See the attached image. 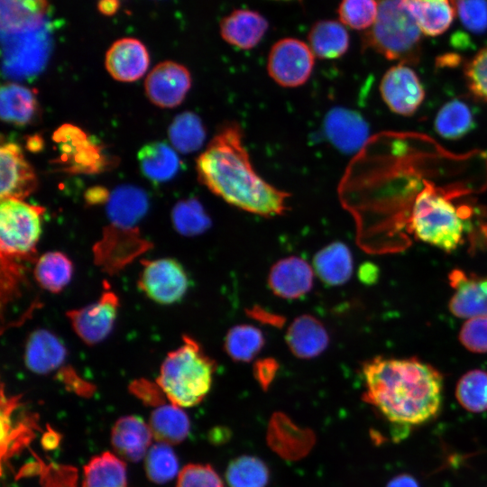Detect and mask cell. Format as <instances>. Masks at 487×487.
Instances as JSON below:
<instances>
[{"mask_svg":"<svg viewBox=\"0 0 487 487\" xmlns=\"http://www.w3.org/2000/svg\"><path fill=\"white\" fill-rule=\"evenodd\" d=\"M150 63L149 52L138 39L121 38L107 50L105 64L109 74L123 82L135 81L146 72Z\"/></svg>","mask_w":487,"mask_h":487,"instance_id":"16","label":"cell"},{"mask_svg":"<svg viewBox=\"0 0 487 487\" xmlns=\"http://www.w3.org/2000/svg\"><path fill=\"white\" fill-rule=\"evenodd\" d=\"M455 398L470 412L486 411L487 372L475 369L465 372L456 384Z\"/></svg>","mask_w":487,"mask_h":487,"instance_id":"36","label":"cell"},{"mask_svg":"<svg viewBox=\"0 0 487 487\" xmlns=\"http://www.w3.org/2000/svg\"><path fill=\"white\" fill-rule=\"evenodd\" d=\"M144 469L150 481L166 483L179 475L178 458L170 445L156 442L144 457Z\"/></svg>","mask_w":487,"mask_h":487,"instance_id":"38","label":"cell"},{"mask_svg":"<svg viewBox=\"0 0 487 487\" xmlns=\"http://www.w3.org/2000/svg\"><path fill=\"white\" fill-rule=\"evenodd\" d=\"M154 439L148 423L137 416L120 418L111 432L115 452L123 460L138 462L145 457Z\"/></svg>","mask_w":487,"mask_h":487,"instance_id":"17","label":"cell"},{"mask_svg":"<svg viewBox=\"0 0 487 487\" xmlns=\"http://www.w3.org/2000/svg\"><path fill=\"white\" fill-rule=\"evenodd\" d=\"M313 270L329 286L345 284L353 273V257L342 242H334L319 250L313 259Z\"/></svg>","mask_w":487,"mask_h":487,"instance_id":"24","label":"cell"},{"mask_svg":"<svg viewBox=\"0 0 487 487\" xmlns=\"http://www.w3.org/2000/svg\"><path fill=\"white\" fill-rule=\"evenodd\" d=\"M37 101L32 92L19 84L7 83L0 92L1 118L16 125L29 124L36 115Z\"/></svg>","mask_w":487,"mask_h":487,"instance_id":"30","label":"cell"},{"mask_svg":"<svg viewBox=\"0 0 487 487\" xmlns=\"http://www.w3.org/2000/svg\"><path fill=\"white\" fill-rule=\"evenodd\" d=\"M1 200H23L37 187V178L32 165L26 161L21 147L15 142H5L0 148Z\"/></svg>","mask_w":487,"mask_h":487,"instance_id":"12","label":"cell"},{"mask_svg":"<svg viewBox=\"0 0 487 487\" xmlns=\"http://www.w3.org/2000/svg\"><path fill=\"white\" fill-rule=\"evenodd\" d=\"M97 10L103 15H114L120 7L119 0H98L96 5Z\"/></svg>","mask_w":487,"mask_h":487,"instance_id":"46","label":"cell"},{"mask_svg":"<svg viewBox=\"0 0 487 487\" xmlns=\"http://www.w3.org/2000/svg\"><path fill=\"white\" fill-rule=\"evenodd\" d=\"M172 223L182 235L195 236L205 233L211 225V219L197 198L178 202L172 209Z\"/></svg>","mask_w":487,"mask_h":487,"instance_id":"37","label":"cell"},{"mask_svg":"<svg viewBox=\"0 0 487 487\" xmlns=\"http://www.w3.org/2000/svg\"><path fill=\"white\" fill-rule=\"evenodd\" d=\"M176 487H225V485L211 465L190 464L179 473Z\"/></svg>","mask_w":487,"mask_h":487,"instance_id":"41","label":"cell"},{"mask_svg":"<svg viewBox=\"0 0 487 487\" xmlns=\"http://www.w3.org/2000/svg\"><path fill=\"white\" fill-rule=\"evenodd\" d=\"M23 356L24 363L31 372L48 374L65 363L67 350L53 333L47 329H37L29 335Z\"/></svg>","mask_w":487,"mask_h":487,"instance_id":"19","label":"cell"},{"mask_svg":"<svg viewBox=\"0 0 487 487\" xmlns=\"http://www.w3.org/2000/svg\"><path fill=\"white\" fill-rule=\"evenodd\" d=\"M308 40L314 55L323 60L342 57L350 43L349 33L344 24L334 20L316 22L309 30Z\"/></svg>","mask_w":487,"mask_h":487,"instance_id":"26","label":"cell"},{"mask_svg":"<svg viewBox=\"0 0 487 487\" xmlns=\"http://www.w3.org/2000/svg\"><path fill=\"white\" fill-rule=\"evenodd\" d=\"M422 33L437 36L451 26L455 11L450 0H402Z\"/></svg>","mask_w":487,"mask_h":487,"instance_id":"25","label":"cell"},{"mask_svg":"<svg viewBox=\"0 0 487 487\" xmlns=\"http://www.w3.org/2000/svg\"><path fill=\"white\" fill-rule=\"evenodd\" d=\"M314 270L307 261L289 256L275 262L268 275L271 290L284 299H297L310 291Z\"/></svg>","mask_w":487,"mask_h":487,"instance_id":"15","label":"cell"},{"mask_svg":"<svg viewBox=\"0 0 487 487\" xmlns=\"http://www.w3.org/2000/svg\"><path fill=\"white\" fill-rule=\"evenodd\" d=\"M314 64L315 55L307 43L296 38H283L271 47L267 70L280 86L297 87L308 81Z\"/></svg>","mask_w":487,"mask_h":487,"instance_id":"7","label":"cell"},{"mask_svg":"<svg viewBox=\"0 0 487 487\" xmlns=\"http://www.w3.org/2000/svg\"><path fill=\"white\" fill-rule=\"evenodd\" d=\"M269 475L266 464L251 455L234 458L225 471V479L230 487H265Z\"/></svg>","mask_w":487,"mask_h":487,"instance_id":"35","label":"cell"},{"mask_svg":"<svg viewBox=\"0 0 487 487\" xmlns=\"http://www.w3.org/2000/svg\"><path fill=\"white\" fill-rule=\"evenodd\" d=\"M465 77L471 91L487 101V48L481 50L466 65Z\"/></svg>","mask_w":487,"mask_h":487,"instance_id":"43","label":"cell"},{"mask_svg":"<svg viewBox=\"0 0 487 487\" xmlns=\"http://www.w3.org/2000/svg\"><path fill=\"white\" fill-rule=\"evenodd\" d=\"M410 227L420 241L445 252L455 251L463 242L464 224L455 207L430 188L417 197Z\"/></svg>","mask_w":487,"mask_h":487,"instance_id":"5","label":"cell"},{"mask_svg":"<svg viewBox=\"0 0 487 487\" xmlns=\"http://www.w3.org/2000/svg\"><path fill=\"white\" fill-rule=\"evenodd\" d=\"M387 487H418V485L411 476L400 474L392 479Z\"/></svg>","mask_w":487,"mask_h":487,"instance_id":"48","label":"cell"},{"mask_svg":"<svg viewBox=\"0 0 487 487\" xmlns=\"http://www.w3.org/2000/svg\"><path fill=\"white\" fill-rule=\"evenodd\" d=\"M265 339L262 332L252 325L232 327L224 340L226 354L236 362H250L262 349Z\"/></svg>","mask_w":487,"mask_h":487,"instance_id":"33","label":"cell"},{"mask_svg":"<svg viewBox=\"0 0 487 487\" xmlns=\"http://www.w3.org/2000/svg\"><path fill=\"white\" fill-rule=\"evenodd\" d=\"M256 364V378L261 385L266 388L272 381L278 365L273 360L259 361Z\"/></svg>","mask_w":487,"mask_h":487,"instance_id":"44","label":"cell"},{"mask_svg":"<svg viewBox=\"0 0 487 487\" xmlns=\"http://www.w3.org/2000/svg\"><path fill=\"white\" fill-rule=\"evenodd\" d=\"M118 299L110 290L100 298L78 309L71 310L68 317L79 338L87 345L103 341L111 333L118 310Z\"/></svg>","mask_w":487,"mask_h":487,"instance_id":"9","label":"cell"},{"mask_svg":"<svg viewBox=\"0 0 487 487\" xmlns=\"http://www.w3.org/2000/svg\"><path fill=\"white\" fill-rule=\"evenodd\" d=\"M169 137L176 150L190 153L201 148L206 129L198 115L186 111L178 115L169 127Z\"/></svg>","mask_w":487,"mask_h":487,"instance_id":"32","label":"cell"},{"mask_svg":"<svg viewBox=\"0 0 487 487\" xmlns=\"http://www.w3.org/2000/svg\"><path fill=\"white\" fill-rule=\"evenodd\" d=\"M268 26L260 13L236 9L221 20L219 29L225 41L238 49L250 50L261 41Z\"/></svg>","mask_w":487,"mask_h":487,"instance_id":"18","label":"cell"},{"mask_svg":"<svg viewBox=\"0 0 487 487\" xmlns=\"http://www.w3.org/2000/svg\"><path fill=\"white\" fill-rule=\"evenodd\" d=\"M60 144L65 161L71 162L70 169L79 172H96L103 167L100 149L87 140V135L74 125H63L54 134Z\"/></svg>","mask_w":487,"mask_h":487,"instance_id":"20","label":"cell"},{"mask_svg":"<svg viewBox=\"0 0 487 487\" xmlns=\"http://www.w3.org/2000/svg\"><path fill=\"white\" fill-rule=\"evenodd\" d=\"M82 487H128L123 459L110 452L93 457L84 467Z\"/></svg>","mask_w":487,"mask_h":487,"instance_id":"29","label":"cell"},{"mask_svg":"<svg viewBox=\"0 0 487 487\" xmlns=\"http://www.w3.org/2000/svg\"><path fill=\"white\" fill-rule=\"evenodd\" d=\"M142 174L154 182L172 179L179 170L180 161L168 144L161 142H150L138 152Z\"/></svg>","mask_w":487,"mask_h":487,"instance_id":"28","label":"cell"},{"mask_svg":"<svg viewBox=\"0 0 487 487\" xmlns=\"http://www.w3.org/2000/svg\"><path fill=\"white\" fill-rule=\"evenodd\" d=\"M156 442L181 443L188 435L190 423L184 410L172 403L161 404L151 413L149 422Z\"/></svg>","mask_w":487,"mask_h":487,"instance_id":"27","label":"cell"},{"mask_svg":"<svg viewBox=\"0 0 487 487\" xmlns=\"http://www.w3.org/2000/svg\"><path fill=\"white\" fill-rule=\"evenodd\" d=\"M286 343L298 358L311 359L320 355L328 346L329 335L323 323L311 315L296 317L286 333Z\"/></svg>","mask_w":487,"mask_h":487,"instance_id":"21","label":"cell"},{"mask_svg":"<svg viewBox=\"0 0 487 487\" xmlns=\"http://www.w3.org/2000/svg\"><path fill=\"white\" fill-rule=\"evenodd\" d=\"M474 126L473 114L468 106L457 99L445 104L438 111L435 128L444 138L456 140L468 133Z\"/></svg>","mask_w":487,"mask_h":487,"instance_id":"34","label":"cell"},{"mask_svg":"<svg viewBox=\"0 0 487 487\" xmlns=\"http://www.w3.org/2000/svg\"><path fill=\"white\" fill-rule=\"evenodd\" d=\"M340 23L354 30H368L378 14L377 0H341L338 9Z\"/></svg>","mask_w":487,"mask_h":487,"instance_id":"39","label":"cell"},{"mask_svg":"<svg viewBox=\"0 0 487 487\" xmlns=\"http://www.w3.org/2000/svg\"><path fill=\"white\" fill-rule=\"evenodd\" d=\"M148 206L147 195L142 188L133 185H122L110 195L106 212L113 225L133 229L146 214Z\"/></svg>","mask_w":487,"mask_h":487,"instance_id":"23","label":"cell"},{"mask_svg":"<svg viewBox=\"0 0 487 487\" xmlns=\"http://www.w3.org/2000/svg\"><path fill=\"white\" fill-rule=\"evenodd\" d=\"M449 281L454 294L448 308L454 316L467 319L487 316V276L454 270L449 274Z\"/></svg>","mask_w":487,"mask_h":487,"instance_id":"13","label":"cell"},{"mask_svg":"<svg viewBox=\"0 0 487 487\" xmlns=\"http://www.w3.org/2000/svg\"><path fill=\"white\" fill-rule=\"evenodd\" d=\"M215 371L216 362L198 342L185 336L183 345L170 352L162 362L157 384L170 403L190 408L209 392Z\"/></svg>","mask_w":487,"mask_h":487,"instance_id":"3","label":"cell"},{"mask_svg":"<svg viewBox=\"0 0 487 487\" xmlns=\"http://www.w3.org/2000/svg\"><path fill=\"white\" fill-rule=\"evenodd\" d=\"M462 24L470 32L487 30V0H450Z\"/></svg>","mask_w":487,"mask_h":487,"instance_id":"40","label":"cell"},{"mask_svg":"<svg viewBox=\"0 0 487 487\" xmlns=\"http://www.w3.org/2000/svg\"><path fill=\"white\" fill-rule=\"evenodd\" d=\"M145 92L149 99L160 107L178 106L191 87L188 69L175 61L157 64L145 79Z\"/></svg>","mask_w":487,"mask_h":487,"instance_id":"10","label":"cell"},{"mask_svg":"<svg viewBox=\"0 0 487 487\" xmlns=\"http://www.w3.org/2000/svg\"><path fill=\"white\" fill-rule=\"evenodd\" d=\"M48 9V0H0L1 29L9 34L36 30Z\"/></svg>","mask_w":487,"mask_h":487,"instance_id":"22","label":"cell"},{"mask_svg":"<svg viewBox=\"0 0 487 487\" xmlns=\"http://www.w3.org/2000/svg\"><path fill=\"white\" fill-rule=\"evenodd\" d=\"M33 274L42 289L58 293L70 282L73 264L64 253L48 252L38 258Z\"/></svg>","mask_w":487,"mask_h":487,"instance_id":"31","label":"cell"},{"mask_svg":"<svg viewBox=\"0 0 487 487\" xmlns=\"http://www.w3.org/2000/svg\"><path fill=\"white\" fill-rule=\"evenodd\" d=\"M324 132L335 148L345 153H353L366 144L369 127L359 113L334 107L325 116Z\"/></svg>","mask_w":487,"mask_h":487,"instance_id":"14","label":"cell"},{"mask_svg":"<svg viewBox=\"0 0 487 487\" xmlns=\"http://www.w3.org/2000/svg\"><path fill=\"white\" fill-rule=\"evenodd\" d=\"M362 372L364 400L391 422L420 425L439 412L443 378L430 364L417 358L374 357Z\"/></svg>","mask_w":487,"mask_h":487,"instance_id":"2","label":"cell"},{"mask_svg":"<svg viewBox=\"0 0 487 487\" xmlns=\"http://www.w3.org/2000/svg\"><path fill=\"white\" fill-rule=\"evenodd\" d=\"M358 277L365 284H373L379 277V270L375 264L364 262L359 268Z\"/></svg>","mask_w":487,"mask_h":487,"instance_id":"45","label":"cell"},{"mask_svg":"<svg viewBox=\"0 0 487 487\" xmlns=\"http://www.w3.org/2000/svg\"><path fill=\"white\" fill-rule=\"evenodd\" d=\"M138 280L141 290L152 301L171 305L179 301L188 289V277L175 259L145 261Z\"/></svg>","mask_w":487,"mask_h":487,"instance_id":"8","label":"cell"},{"mask_svg":"<svg viewBox=\"0 0 487 487\" xmlns=\"http://www.w3.org/2000/svg\"><path fill=\"white\" fill-rule=\"evenodd\" d=\"M43 208L21 199L6 198L0 204L2 256L23 257L35 249L41 234Z\"/></svg>","mask_w":487,"mask_h":487,"instance_id":"6","label":"cell"},{"mask_svg":"<svg viewBox=\"0 0 487 487\" xmlns=\"http://www.w3.org/2000/svg\"><path fill=\"white\" fill-rule=\"evenodd\" d=\"M107 198V192L103 188H92L87 190L86 199L90 204L104 202Z\"/></svg>","mask_w":487,"mask_h":487,"instance_id":"47","label":"cell"},{"mask_svg":"<svg viewBox=\"0 0 487 487\" xmlns=\"http://www.w3.org/2000/svg\"><path fill=\"white\" fill-rule=\"evenodd\" d=\"M380 91L390 109L402 115L414 114L425 96L418 75L401 63L393 66L384 74Z\"/></svg>","mask_w":487,"mask_h":487,"instance_id":"11","label":"cell"},{"mask_svg":"<svg viewBox=\"0 0 487 487\" xmlns=\"http://www.w3.org/2000/svg\"><path fill=\"white\" fill-rule=\"evenodd\" d=\"M374 23L364 32L363 47L401 64L416 63L421 51L422 32L402 0H377Z\"/></svg>","mask_w":487,"mask_h":487,"instance_id":"4","label":"cell"},{"mask_svg":"<svg viewBox=\"0 0 487 487\" xmlns=\"http://www.w3.org/2000/svg\"><path fill=\"white\" fill-rule=\"evenodd\" d=\"M459 340L470 352L487 353V316L468 318L461 327Z\"/></svg>","mask_w":487,"mask_h":487,"instance_id":"42","label":"cell"},{"mask_svg":"<svg viewBox=\"0 0 487 487\" xmlns=\"http://www.w3.org/2000/svg\"><path fill=\"white\" fill-rule=\"evenodd\" d=\"M198 180L229 205L264 217L283 215L290 194L264 180L254 170L234 121L225 122L197 160Z\"/></svg>","mask_w":487,"mask_h":487,"instance_id":"1","label":"cell"}]
</instances>
